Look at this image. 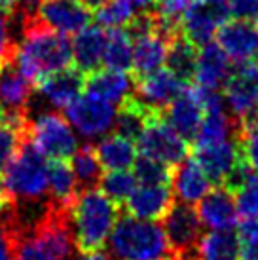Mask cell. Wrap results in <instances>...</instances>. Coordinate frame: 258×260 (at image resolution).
<instances>
[{
    "mask_svg": "<svg viewBox=\"0 0 258 260\" xmlns=\"http://www.w3.org/2000/svg\"><path fill=\"white\" fill-rule=\"evenodd\" d=\"M23 38L15 50V63L33 84L48 74L74 65L72 42L67 35L50 29L33 14H21Z\"/></svg>",
    "mask_w": 258,
    "mask_h": 260,
    "instance_id": "6da1fadb",
    "label": "cell"
},
{
    "mask_svg": "<svg viewBox=\"0 0 258 260\" xmlns=\"http://www.w3.org/2000/svg\"><path fill=\"white\" fill-rule=\"evenodd\" d=\"M48 167V158L33 145L27 135L12 164L2 173V190L8 202L17 209H36L50 205Z\"/></svg>",
    "mask_w": 258,
    "mask_h": 260,
    "instance_id": "7a4b0ae2",
    "label": "cell"
},
{
    "mask_svg": "<svg viewBox=\"0 0 258 260\" xmlns=\"http://www.w3.org/2000/svg\"><path fill=\"white\" fill-rule=\"evenodd\" d=\"M112 260H159L169 254L164 226L120 213L107 241Z\"/></svg>",
    "mask_w": 258,
    "mask_h": 260,
    "instance_id": "3957f363",
    "label": "cell"
},
{
    "mask_svg": "<svg viewBox=\"0 0 258 260\" xmlns=\"http://www.w3.org/2000/svg\"><path fill=\"white\" fill-rule=\"evenodd\" d=\"M118 215V205L101 190H80L71 209L72 230L80 253H95L107 245Z\"/></svg>",
    "mask_w": 258,
    "mask_h": 260,
    "instance_id": "277c9868",
    "label": "cell"
},
{
    "mask_svg": "<svg viewBox=\"0 0 258 260\" xmlns=\"http://www.w3.org/2000/svg\"><path fill=\"white\" fill-rule=\"evenodd\" d=\"M162 220L169 251L180 260H201L200 243L203 238V222L198 209H194L190 203L173 202L171 209Z\"/></svg>",
    "mask_w": 258,
    "mask_h": 260,
    "instance_id": "5b68a950",
    "label": "cell"
},
{
    "mask_svg": "<svg viewBox=\"0 0 258 260\" xmlns=\"http://www.w3.org/2000/svg\"><path fill=\"white\" fill-rule=\"evenodd\" d=\"M29 139L48 159H67L78 150V139L69 120L57 112H46L30 120Z\"/></svg>",
    "mask_w": 258,
    "mask_h": 260,
    "instance_id": "8992f818",
    "label": "cell"
},
{
    "mask_svg": "<svg viewBox=\"0 0 258 260\" xmlns=\"http://www.w3.org/2000/svg\"><path fill=\"white\" fill-rule=\"evenodd\" d=\"M137 150L141 156L159 159L175 167L188 158V143L165 122L162 112L150 116L141 137L137 139Z\"/></svg>",
    "mask_w": 258,
    "mask_h": 260,
    "instance_id": "52a82bcc",
    "label": "cell"
},
{
    "mask_svg": "<svg viewBox=\"0 0 258 260\" xmlns=\"http://www.w3.org/2000/svg\"><path fill=\"white\" fill-rule=\"evenodd\" d=\"M64 114L69 123L86 139L105 137L114 129L116 107L89 91L72 101L64 109Z\"/></svg>",
    "mask_w": 258,
    "mask_h": 260,
    "instance_id": "ba28073f",
    "label": "cell"
},
{
    "mask_svg": "<svg viewBox=\"0 0 258 260\" xmlns=\"http://www.w3.org/2000/svg\"><path fill=\"white\" fill-rule=\"evenodd\" d=\"M224 101L234 118L243 123L258 116V63H236L224 84Z\"/></svg>",
    "mask_w": 258,
    "mask_h": 260,
    "instance_id": "9c48e42d",
    "label": "cell"
},
{
    "mask_svg": "<svg viewBox=\"0 0 258 260\" xmlns=\"http://www.w3.org/2000/svg\"><path fill=\"white\" fill-rule=\"evenodd\" d=\"M230 12L226 0H203V2H192L188 4L186 12L180 19V30L182 35L194 44V46H205L213 42V37L220 29L224 21H228Z\"/></svg>",
    "mask_w": 258,
    "mask_h": 260,
    "instance_id": "30bf717a",
    "label": "cell"
},
{
    "mask_svg": "<svg viewBox=\"0 0 258 260\" xmlns=\"http://www.w3.org/2000/svg\"><path fill=\"white\" fill-rule=\"evenodd\" d=\"M21 14H33L38 21L67 37L80 32L93 19L91 8L78 0H36L35 10Z\"/></svg>",
    "mask_w": 258,
    "mask_h": 260,
    "instance_id": "8fae6325",
    "label": "cell"
},
{
    "mask_svg": "<svg viewBox=\"0 0 258 260\" xmlns=\"http://www.w3.org/2000/svg\"><path fill=\"white\" fill-rule=\"evenodd\" d=\"M33 86L35 84L19 71L15 55L0 65V109L6 112V120L30 118L29 105Z\"/></svg>",
    "mask_w": 258,
    "mask_h": 260,
    "instance_id": "7c38bea8",
    "label": "cell"
},
{
    "mask_svg": "<svg viewBox=\"0 0 258 260\" xmlns=\"http://www.w3.org/2000/svg\"><path fill=\"white\" fill-rule=\"evenodd\" d=\"M192 158L205 171L213 186H224L234 167L243 158V152L239 146V137H232L211 145L194 146Z\"/></svg>",
    "mask_w": 258,
    "mask_h": 260,
    "instance_id": "4fadbf2b",
    "label": "cell"
},
{
    "mask_svg": "<svg viewBox=\"0 0 258 260\" xmlns=\"http://www.w3.org/2000/svg\"><path fill=\"white\" fill-rule=\"evenodd\" d=\"M162 116L186 143H192L205 116L196 86H184V89L165 107Z\"/></svg>",
    "mask_w": 258,
    "mask_h": 260,
    "instance_id": "5bb4252c",
    "label": "cell"
},
{
    "mask_svg": "<svg viewBox=\"0 0 258 260\" xmlns=\"http://www.w3.org/2000/svg\"><path fill=\"white\" fill-rule=\"evenodd\" d=\"M186 82L177 76L171 69H158L143 78H135V97L146 109L164 112L165 107L184 89Z\"/></svg>",
    "mask_w": 258,
    "mask_h": 260,
    "instance_id": "9a60e30c",
    "label": "cell"
},
{
    "mask_svg": "<svg viewBox=\"0 0 258 260\" xmlns=\"http://www.w3.org/2000/svg\"><path fill=\"white\" fill-rule=\"evenodd\" d=\"M216 40L234 63H249L258 55V27L251 21H224L216 32Z\"/></svg>",
    "mask_w": 258,
    "mask_h": 260,
    "instance_id": "2e32d148",
    "label": "cell"
},
{
    "mask_svg": "<svg viewBox=\"0 0 258 260\" xmlns=\"http://www.w3.org/2000/svg\"><path fill=\"white\" fill-rule=\"evenodd\" d=\"M234 71L232 59L222 51L218 44L209 42L198 48V59L194 69V84L205 89H222Z\"/></svg>",
    "mask_w": 258,
    "mask_h": 260,
    "instance_id": "e0dca14e",
    "label": "cell"
},
{
    "mask_svg": "<svg viewBox=\"0 0 258 260\" xmlns=\"http://www.w3.org/2000/svg\"><path fill=\"white\" fill-rule=\"evenodd\" d=\"M38 91L55 109H67L86 89V74L72 65L59 73L48 74L38 84Z\"/></svg>",
    "mask_w": 258,
    "mask_h": 260,
    "instance_id": "ac0fdd59",
    "label": "cell"
},
{
    "mask_svg": "<svg viewBox=\"0 0 258 260\" xmlns=\"http://www.w3.org/2000/svg\"><path fill=\"white\" fill-rule=\"evenodd\" d=\"M171 205V184H141L125 202V213L143 220H162Z\"/></svg>",
    "mask_w": 258,
    "mask_h": 260,
    "instance_id": "d6986e66",
    "label": "cell"
},
{
    "mask_svg": "<svg viewBox=\"0 0 258 260\" xmlns=\"http://www.w3.org/2000/svg\"><path fill=\"white\" fill-rule=\"evenodd\" d=\"M171 40L158 30L133 37V78H143L167 63Z\"/></svg>",
    "mask_w": 258,
    "mask_h": 260,
    "instance_id": "ffe728a7",
    "label": "cell"
},
{
    "mask_svg": "<svg viewBox=\"0 0 258 260\" xmlns=\"http://www.w3.org/2000/svg\"><path fill=\"white\" fill-rule=\"evenodd\" d=\"M198 215L203 226H207L211 230L232 228L239 217L236 196L226 186H213V190H209L200 200Z\"/></svg>",
    "mask_w": 258,
    "mask_h": 260,
    "instance_id": "44dd1931",
    "label": "cell"
},
{
    "mask_svg": "<svg viewBox=\"0 0 258 260\" xmlns=\"http://www.w3.org/2000/svg\"><path fill=\"white\" fill-rule=\"evenodd\" d=\"M171 190L179 202L194 205L211 190V181L200 164L192 156H188L173 167Z\"/></svg>",
    "mask_w": 258,
    "mask_h": 260,
    "instance_id": "7402d4cb",
    "label": "cell"
},
{
    "mask_svg": "<svg viewBox=\"0 0 258 260\" xmlns=\"http://www.w3.org/2000/svg\"><path fill=\"white\" fill-rule=\"evenodd\" d=\"M86 91L112 103L114 107H120L135 93V78L122 71L99 69L86 76Z\"/></svg>",
    "mask_w": 258,
    "mask_h": 260,
    "instance_id": "603a6c76",
    "label": "cell"
},
{
    "mask_svg": "<svg viewBox=\"0 0 258 260\" xmlns=\"http://www.w3.org/2000/svg\"><path fill=\"white\" fill-rule=\"evenodd\" d=\"M105 42H107V32L101 25H87L80 32H76L72 40V59L76 69H80L86 76L99 71L103 65Z\"/></svg>",
    "mask_w": 258,
    "mask_h": 260,
    "instance_id": "cb8c5ba5",
    "label": "cell"
},
{
    "mask_svg": "<svg viewBox=\"0 0 258 260\" xmlns=\"http://www.w3.org/2000/svg\"><path fill=\"white\" fill-rule=\"evenodd\" d=\"M154 8L156 4L152 0H107L105 4L95 8L93 17L105 29H120L127 27L137 15Z\"/></svg>",
    "mask_w": 258,
    "mask_h": 260,
    "instance_id": "d4e9b609",
    "label": "cell"
},
{
    "mask_svg": "<svg viewBox=\"0 0 258 260\" xmlns=\"http://www.w3.org/2000/svg\"><path fill=\"white\" fill-rule=\"evenodd\" d=\"M48 188H50V202L55 207L71 209L76 196L80 194V186L72 167L64 159H50Z\"/></svg>",
    "mask_w": 258,
    "mask_h": 260,
    "instance_id": "484cf974",
    "label": "cell"
},
{
    "mask_svg": "<svg viewBox=\"0 0 258 260\" xmlns=\"http://www.w3.org/2000/svg\"><path fill=\"white\" fill-rule=\"evenodd\" d=\"M97 156H99L101 166L108 169V171H116V169H129L133 167L137 159V145L135 141L125 139L118 133H110L101 139V143L95 146Z\"/></svg>",
    "mask_w": 258,
    "mask_h": 260,
    "instance_id": "4316f807",
    "label": "cell"
},
{
    "mask_svg": "<svg viewBox=\"0 0 258 260\" xmlns=\"http://www.w3.org/2000/svg\"><path fill=\"white\" fill-rule=\"evenodd\" d=\"M152 114H156V112L146 109L135 95H131L127 101L120 105V110L116 112L114 133L137 143V139L141 137L144 125L150 120Z\"/></svg>",
    "mask_w": 258,
    "mask_h": 260,
    "instance_id": "83f0119b",
    "label": "cell"
},
{
    "mask_svg": "<svg viewBox=\"0 0 258 260\" xmlns=\"http://www.w3.org/2000/svg\"><path fill=\"white\" fill-rule=\"evenodd\" d=\"M103 65L112 71L127 73L133 67V38L127 29H108L105 53H103Z\"/></svg>",
    "mask_w": 258,
    "mask_h": 260,
    "instance_id": "f1b7e54d",
    "label": "cell"
},
{
    "mask_svg": "<svg viewBox=\"0 0 258 260\" xmlns=\"http://www.w3.org/2000/svg\"><path fill=\"white\" fill-rule=\"evenodd\" d=\"M201 260H237L239 258V236L232 228L211 230L201 238Z\"/></svg>",
    "mask_w": 258,
    "mask_h": 260,
    "instance_id": "f546056e",
    "label": "cell"
},
{
    "mask_svg": "<svg viewBox=\"0 0 258 260\" xmlns=\"http://www.w3.org/2000/svg\"><path fill=\"white\" fill-rule=\"evenodd\" d=\"M71 167L74 171L76 181H78L80 190H89V188L99 186L101 179H103V166H101L95 146H78V150L72 154Z\"/></svg>",
    "mask_w": 258,
    "mask_h": 260,
    "instance_id": "4dcf8cb0",
    "label": "cell"
},
{
    "mask_svg": "<svg viewBox=\"0 0 258 260\" xmlns=\"http://www.w3.org/2000/svg\"><path fill=\"white\" fill-rule=\"evenodd\" d=\"M198 59V46H194L182 32H179L169 44V55H167V69H171L182 82L194 78Z\"/></svg>",
    "mask_w": 258,
    "mask_h": 260,
    "instance_id": "1f68e13d",
    "label": "cell"
},
{
    "mask_svg": "<svg viewBox=\"0 0 258 260\" xmlns=\"http://www.w3.org/2000/svg\"><path fill=\"white\" fill-rule=\"evenodd\" d=\"M137 184L139 181L135 173H131L127 169H116V171H108L107 175H103L99 188L108 200H112L116 205H122L135 192Z\"/></svg>",
    "mask_w": 258,
    "mask_h": 260,
    "instance_id": "d6a6232c",
    "label": "cell"
},
{
    "mask_svg": "<svg viewBox=\"0 0 258 260\" xmlns=\"http://www.w3.org/2000/svg\"><path fill=\"white\" fill-rule=\"evenodd\" d=\"M27 135H29V125H15L10 122L0 125V175L12 164Z\"/></svg>",
    "mask_w": 258,
    "mask_h": 260,
    "instance_id": "836d02e7",
    "label": "cell"
},
{
    "mask_svg": "<svg viewBox=\"0 0 258 260\" xmlns=\"http://www.w3.org/2000/svg\"><path fill=\"white\" fill-rule=\"evenodd\" d=\"M133 167H135L133 173H135L139 184H171L173 167L159 159L139 154Z\"/></svg>",
    "mask_w": 258,
    "mask_h": 260,
    "instance_id": "e575fe53",
    "label": "cell"
},
{
    "mask_svg": "<svg viewBox=\"0 0 258 260\" xmlns=\"http://www.w3.org/2000/svg\"><path fill=\"white\" fill-rule=\"evenodd\" d=\"M237 213L241 218H258V173H252L236 192Z\"/></svg>",
    "mask_w": 258,
    "mask_h": 260,
    "instance_id": "d590c367",
    "label": "cell"
},
{
    "mask_svg": "<svg viewBox=\"0 0 258 260\" xmlns=\"http://www.w3.org/2000/svg\"><path fill=\"white\" fill-rule=\"evenodd\" d=\"M237 236L239 260H258V218H241Z\"/></svg>",
    "mask_w": 258,
    "mask_h": 260,
    "instance_id": "8d00e7d4",
    "label": "cell"
},
{
    "mask_svg": "<svg viewBox=\"0 0 258 260\" xmlns=\"http://www.w3.org/2000/svg\"><path fill=\"white\" fill-rule=\"evenodd\" d=\"M230 17L251 21L258 17V0H226Z\"/></svg>",
    "mask_w": 258,
    "mask_h": 260,
    "instance_id": "74e56055",
    "label": "cell"
},
{
    "mask_svg": "<svg viewBox=\"0 0 258 260\" xmlns=\"http://www.w3.org/2000/svg\"><path fill=\"white\" fill-rule=\"evenodd\" d=\"M15 50H17V44L10 37V15L0 12V65L6 59L14 57Z\"/></svg>",
    "mask_w": 258,
    "mask_h": 260,
    "instance_id": "f35d334b",
    "label": "cell"
},
{
    "mask_svg": "<svg viewBox=\"0 0 258 260\" xmlns=\"http://www.w3.org/2000/svg\"><path fill=\"white\" fill-rule=\"evenodd\" d=\"M0 260H15V241L4 228H0Z\"/></svg>",
    "mask_w": 258,
    "mask_h": 260,
    "instance_id": "ab89813d",
    "label": "cell"
},
{
    "mask_svg": "<svg viewBox=\"0 0 258 260\" xmlns=\"http://www.w3.org/2000/svg\"><path fill=\"white\" fill-rule=\"evenodd\" d=\"M19 10V0H0V12L8 14L10 17Z\"/></svg>",
    "mask_w": 258,
    "mask_h": 260,
    "instance_id": "60d3db41",
    "label": "cell"
},
{
    "mask_svg": "<svg viewBox=\"0 0 258 260\" xmlns=\"http://www.w3.org/2000/svg\"><path fill=\"white\" fill-rule=\"evenodd\" d=\"M78 260H112V258H110V254L95 251V253H82V256Z\"/></svg>",
    "mask_w": 258,
    "mask_h": 260,
    "instance_id": "b9f144b4",
    "label": "cell"
},
{
    "mask_svg": "<svg viewBox=\"0 0 258 260\" xmlns=\"http://www.w3.org/2000/svg\"><path fill=\"white\" fill-rule=\"evenodd\" d=\"M78 2L86 4V6H89V8H99L101 4H105L107 0H78Z\"/></svg>",
    "mask_w": 258,
    "mask_h": 260,
    "instance_id": "7bdbcfd3",
    "label": "cell"
},
{
    "mask_svg": "<svg viewBox=\"0 0 258 260\" xmlns=\"http://www.w3.org/2000/svg\"><path fill=\"white\" fill-rule=\"evenodd\" d=\"M159 260H180L177 254H173V253H169V254H165L164 258H159Z\"/></svg>",
    "mask_w": 258,
    "mask_h": 260,
    "instance_id": "ee69618b",
    "label": "cell"
},
{
    "mask_svg": "<svg viewBox=\"0 0 258 260\" xmlns=\"http://www.w3.org/2000/svg\"><path fill=\"white\" fill-rule=\"evenodd\" d=\"M4 122H6V112L0 109V125H2Z\"/></svg>",
    "mask_w": 258,
    "mask_h": 260,
    "instance_id": "f6af8a7d",
    "label": "cell"
},
{
    "mask_svg": "<svg viewBox=\"0 0 258 260\" xmlns=\"http://www.w3.org/2000/svg\"><path fill=\"white\" fill-rule=\"evenodd\" d=\"M192 2H203V0H192Z\"/></svg>",
    "mask_w": 258,
    "mask_h": 260,
    "instance_id": "bcb514c9",
    "label": "cell"
}]
</instances>
